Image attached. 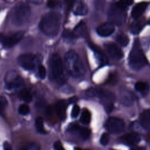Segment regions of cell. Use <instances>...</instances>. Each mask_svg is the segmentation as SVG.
I'll return each mask as SVG.
<instances>
[{
  "label": "cell",
  "instance_id": "cell-41",
  "mask_svg": "<svg viewBox=\"0 0 150 150\" xmlns=\"http://www.w3.org/2000/svg\"><path fill=\"white\" fill-rule=\"evenodd\" d=\"M74 150H82L81 148H79V147H76L75 148H74Z\"/></svg>",
  "mask_w": 150,
  "mask_h": 150
},
{
  "label": "cell",
  "instance_id": "cell-10",
  "mask_svg": "<svg viewBox=\"0 0 150 150\" xmlns=\"http://www.w3.org/2000/svg\"><path fill=\"white\" fill-rule=\"evenodd\" d=\"M36 57L30 53H25L20 55L18 58V63L23 69L26 70H33L36 64Z\"/></svg>",
  "mask_w": 150,
  "mask_h": 150
},
{
  "label": "cell",
  "instance_id": "cell-2",
  "mask_svg": "<svg viewBox=\"0 0 150 150\" xmlns=\"http://www.w3.org/2000/svg\"><path fill=\"white\" fill-rule=\"evenodd\" d=\"M60 27V16L54 12H48L43 15L39 22V28L45 35L54 36L59 32Z\"/></svg>",
  "mask_w": 150,
  "mask_h": 150
},
{
  "label": "cell",
  "instance_id": "cell-23",
  "mask_svg": "<svg viewBox=\"0 0 150 150\" xmlns=\"http://www.w3.org/2000/svg\"><path fill=\"white\" fill-rule=\"evenodd\" d=\"M140 120L142 125L145 128L150 127V110H145L140 115Z\"/></svg>",
  "mask_w": 150,
  "mask_h": 150
},
{
  "label": "cell",
  "instance_id": "cell-16",
  "mask_svg": "<svg viewBox=\"0 0 150 150\" xmlns=\"http://www.w3.org/2000/svg\"><path fill=\"white\" fill-rule=\"evenodd\" d=\"M68 131H77L80 137L84 139H87V138H88L91 134V131L88 128H85V127H80L77 124H71V125H70L68 128Z\"/></svg>",
  "mask_w": 150,
  "mask_h": 150
},
{
  "label": "cell",
  "instance_id": "cell-22",
  "mask_svg": "<svg viewBox=\"0 0 150 150\" xmlns=\"http://www.w3.org/2000/svg\"><path fill=\"white\" fill-rule=\"evenodd\" d=\"M144 25V21L143 19H137L131 26V31L134 34H138L141 30Z\"/></svg>",
  "mask_w": 150,
  "mask_h": 150
},
{
  "label": "cell",
  "instance_id": "cell-31",
  "mask_svg": "<svg viewBox=\"0 0 150 150\" xmlns=\"http://www.w3.org/2000/svg\"><path fill=\"white\" fill-rule=\"evenodd\" d=\"M30 108L27 104H21L18 108V112L21 115H26L29 113Z\"/></svg>",
  "mask_w": 150,
  "mask_h": 150
},
{
  "label": "cell",
  "instance_id": "cell-4",
  "mask_svg": "<svg viewBox=\"0 0 150 150\" xmlns=\"http://www.w3.org/2000/svg\"><path fill=\"white\" fill-rule=\"evenodd\" d=\"M30 13V8L29 5L19 3L15 5L11 11V22L16 26H22L29 21Z\"/></svg>",
  "mask_w": 150,
  "mask_h": 150
},
{
  "label": "cell",
  "instance_id": "cell-30",
  "mask_svg": "<svg viewBox=\"0 0 150 150\" xmlns=\"http://www.w3.org/2000/svg\"><path fill=\"white\" fill-rule=\"evenodd\" d=\"M96 57L100 64H105L107 63V58L100 51L94 50Z\"/></svg>",
  "mask_w": 150,
  "mask_h": 150
},
{
  "label": "cell",
  "instance_id": "cell-8",
  "mask_svg": "<svg viewBox=\"0 0 150 150\" xmlns=\"http://www.w3.org/2000/svg\"><path fill=\"white\" fill-rule=\"evenodd\" d=\"M108 18L113 24H122L126 18L125 9H122L118 6L116 4H113L109 9Z\"/></svg>",
  "mask_w": 150,
  "mask_h": 150
},
{
  "label": "cell",
  "instance_id": "cell-34",
  "mask_svg": "<svg viewBox=\"0 0 150 150\" xmlns=\"http://www.w3.org/2000/svg\"><path fill=\"white\" fill-rule=\"evenodd\" d=\"M38 73L39 77L41 79H44L46 77V71L45 67L42 65L40 64L38 67Z\"/></svg>",
  "mask_w": 150,
  "mask_h": 150
},
{
  "label": "cell",
  "instance_id": "cell-5",
  "mask_svg": "<svg viewBox=\"0 0 150 150\" xmlns=\"http://www.w3.org/2000/svg\"><path fill=\"white\" fill-rule=\"evenodd\" d=\"M146 63L145 54L140 47L139 41L135 40L133 47L131 50L128 57L129 67L134 70H138L142 69Z\"/></svg>",
  "mask_w": 150,
  "mask_h": 150
},
{
  "label": "cell",
  "instance_id": "cell-24",
  "mask_svg": "<svg viewBox=\"0 0 150 150\" xmlns=\"http://www.w3.org/2000/svg\"><path fill=\"white\" fill-rule=\"evenodd\" d=\"M19 97L26 103H30L32 100V96L30 91L27 88L21 90L18 93Z\"/></svg>",
  "mask_w": 150,
  "mask_h": 150
},
{
  "label": "cell",
  "instance_id": "cell-9",
  "mask_svg": "<svg viewBox=\"0 0 150 150\" xmlns=\"http://www.w3.org/2000/svg\"><path fill=\"white\" fill-rule=\"evenodd\" d=\"M23 32L18 31L9 35L0 33V43L5 47H11L18 43L23 38Z\"/></svg>",
  "mask_w": 150,
  "mask_h": 150
},
{
  "label": "cell",
  "instance_id": "cell-26",
  "mask_svg": "<svg viewBox=\"0 0 150 150\" xmlns=\"http://www.w3.org/2000/svg\"><path fill=\"white\" fill-rule=\"evenodd\" d=\"M116 40L121 46L123 47L127 46L129 43V38L128 36L123 33H119L116 36Z\"/></svg>",
  "mask_w": 150,
  "mask_h": 150
},
{
  "label": "cell",
  "instance_id": "cell-32",
  "mask_svg": "<svg viewBox=\"0 0 150 150\" xmlns=\"http://www.w3.org/2000/svg\"><path fill=\"white\" fill-rule=\"evenodd\" d=\"M133 3L132 1H130V0H123V1H119L118 2H117L115 3V4L119 6L120 8H122V9H125V8L127 7H128V6L131 5Z\"/></svg>",
  "mask_w": 150,
  "mask_h": 150
},
{
  "label": "cell",
  "instance_id": "cell-11",
  "mask_svg": "<svg viewBox=\"0 0 150 150\" xmlns=\"http://www.w3.org/2000/svg\"><path fill=\"white\" fill-rule=\"evenodd\" d=\"M105 128L110 133L118 134L124 130L125 124L123 120L119 118L110 117L105 123Z\"/></svg>",
  "mask_w": 150,
  "mask_h": 150
},
{
  "label": "cell",
  "instance_id": "cell-1",
  "mask_svg": "<svg viewBox=\"0 0 150 150\" xmlns=\"http://www.w3.org/2000/svg\"><path fill=\"white\" fill-rule=\"evenodd\" d=\"M50 79L58 85L63 84L67 80L64 67L60 56L57 53L52 54L49 60Z\"/></svg>",
  "mask_w": 150,
  "mask_h": 150
},
{
  "label": "cell",
  "instance_id": "cell-7",
  "mask_svg": "<svg viewBox=\"0 0 150 150\" xmlns=\"http://www.w3.org/2000/svg\"><path fill=\"white\" fill-rule=\"evenodd\" d=\"M5 87L9 90L16 89L22 87L23 84V80L15 71H9L5 79Z\"/></svg>",
  "mask_w": 150,
  "mask_h": 150
},
{
  "label": "cell",
  "instance_id": "cell-19",
  "mask_svg": "<svg viewBox=\"0 0 150 150\" xmlns=\"http://www.w3.org/2000/svg\"><path fill=\"white\" fill-rule=\"evenodd\" d=\"M73 12L77 15H85L88 12L87 6L83 2H77L74 5Z\"/></svg>",
  "mask_w": 150,
  "mask_h": 150
},
{
  "label": "cell",
  "instance_id": "cell-35",
  "mask_svg": "<svg viewBox=\"0 0 150 150\" xmlns=\"http://www.w3.org/2000/svg\"><path fill=\"white\" fill-rule=\"evenodd\" d=\"M109 135L107 133H103L100 138V144L103 145H106L109 142Z\"/></svg>",
  "mask_w": 150,
  "mask_h": 150
},
{
  "label": "cell",
  "instance_id": "cell-29",
  "mask_svg": "<svg viewBox=\"0 0 150 150\" xmlns=\"http://www.w3.org/2000/svg\"><path fill=\"white\" fill-rule=\"evenodd\" d=\"M63 39L67 42H72L76 38L73 31L70 30H64L63 33Z\"/></svg>",
  "mask_w": 150,
  "mask_h": 150
},
{
  "label": "cell",
  "instance_id": "cell-36",
  "mask_svg": "<svg viewBox=\"0 0 150 150\" xmlns=\"http://www.w3.org/2000/svg\"><path fill=\"white\" fill-rule=\"evenodd\" d=\"M80 107L77 105H74L72 108L71 115L72 118H76L80 113Z\"/></svg>",
  "mask_w": 150,
  "mask_h": 150
},
{
  "label": "cell",
  "instance_id": "cell-37",
  "mask_svg": "<svg viewBox=\"0 0 150 150\" xmlns=\"http://www.w3.org/2000/svg\"><path fill=\"white\" fill-rule=\"evenodd\" d=\"M54 150H64L60 141H57L54 142Z\"/></svg>",
  "mask_w": 150,
  "mask_h": 150
},
{
  "label": "cell",
  "instance_id": "cell-21",
  "mask_svg": "<svg viewBox=\"0 0 150 150\" xmlns=\"http://www.w3.org/2000/svg\"><path fill=\"white\" fill-rule=\"evenodd\" d=\"M135 88L142 95H146L149 90V86L148 83L143 81H138L135 84Z\"/></svg>",
  "mask_w": 150,
  "mask_h": 150
},
{
  "label": "cell",
  "instance_id": "cell-15",
  "mask_svg": "<svg viewBox=\"0 0 150 150\" xmlns=\"http://www.w3.org/2000/svg\"><path fill=\"white\" fill-rule=\"evenodd\" d=\"M115 30L114 25L111 22L101 24L97 28V33L101 36L106 37L111 35Z\"/></svg>",
  "mask_w": 150,
  "mask_h": 150
},
{
  "label": "cell",
  "instance_id": "cell-6",
  "mask_svg": "<svg viewBox=\"0 0 150 150\" xmlns=\"http://www.w3.org/2000/svg\"><path fill=\"white\" fill-rule=\"evenodd\" d=\"M87 94L89 96L99 97L105 111L107 112H110L112 111L114 107L115 96L111 91L100 89H91L88 91Z\"/></svg>",
  "mask_w": 150,
  "mask_h": 150
},
{
  "label": "cell",
  "instance_id": "cell-38",
  "mask_svg": "<svg viewBox=\"0 0 150 150\" xmlns=\"http://www.w3.org/2000/svg\"><path fill=\"white\" fill-rule=\"evenodd\" d=\"M4 150H12V148L10 144L6 141L4 143Z\"/></svg>",
  "mask_w": 150,
  "mask_h": 150
},
{
  "label": "cell",
  "instance_id": "cell-12",
  "mask_svg": "<svg viewBox=\"0 0 150 150\" xmlns=\"http://www.w3.org/2000/svg\"><path fill=\"white\" fill-rule=\"evenodd\" d=\"M104 49L108 54L113 59L119 60L124 56L122 50L115 43L108 42L104 44Z\"/></svg>",
  "mask_w": 150,
  "mask_h": 150
},
{
  "label": "cell",
  "instance_id": "cell-20",
  "mask_svg": "<svg viewBox=\"0 0 150 150\" xmlns=\"http://www.w3.org/2000/svg\"><path fill=\"white\" fill-rule=\"evenodd\" d=\"M120 100L122 104L126 106H128L132 104L133 98L130 93L127 91H124L120 94Z\"/></svg>",
  "mask_w": 150,
  "mask_h": 150
},
{
  "label": "cell",
  "instance_id": "cell-17",
  "mask_svg": "<svg viewBox=\"0 0 150 150\" xmlns=\"http://www.w3.org/2000/svg\"><path fill=\"white\" fill-rule=\"evenodd\" d=\"M147 5H148V4L145 2L137 4L132 8V10L131 12L132 17L135 19H137L138 18H139L145 11L147 7Z\"/></svg>",
  "mask_w": 150,
  "mask_h": 150
},
{
  "label": "cell",
  "instance_id": "cell-39",
  "mask_svg": "<svg viewBox=\"0 0 150 150\" xmlns=\"http://www.w3.org/2000/svg\"><path fill=\"white\" fill-rule=\"evenodd\" d=\"M58 5V2L57 1H49L47 2V6L50 8H53Z\"/></svg>",
  "mask_w": 150,
  "mask_h": 150
},
{
  "label": "cell",
  "instance_id": "cell-40",
  "mask_svg": "<svg viewBox=\"0 0 150 150\" xmlns=\"http://www.w3.org/2000/svg\"><path fill=\"white\" fill-rule=\"evenodd\" d=\"M132 150H145V148L144 147H137L133 148Z\"/></svg>",
  "mask_w": 150,
  "mask_h": 150
},
{
  "label": "cell",
  "instance_id": "cell-18",
  "mask_svg": "<svg viewBox=\"0 0 150 150\" xmlns=\"http://www.w3.org/2000/svg\"><path fill=\"white\" fill-rule=\"evenodd\" d=\"M75 36L77 38L79 37H84L87 35V29L86 23L83 21L80 22L78 25L75 27L74 30L73 31Z\"/></svg>",
  "mask_w": 150,
  "mask_h": 150
},
{
  "label": "cell",
  "instance_id": "cell-25",
  "mask_svg": "<svg viewBox=\"0 0 150 150\" xmlns=\"http://www.w3.org/2000/svg\"><path fill=\"white\" fill-rule=\"evenodd\" d=\"M80 120L82 124L85 125H87L90 123L91 120V114L90 112L87 109H83Z\"/></svg>",
  "mask_w": 150,
  "mask_h": 150
},
{
  "label": "cell",
  "instance_id": "cell-3",
  "mask_svg": "<svg viewBox=\"0 0 150 150\" xmlns=\"http://www.w3.org/2000/svg\"><path fill=\"white\" fill-rule=\"evenodd\" d=\"M64 64L68 73L74 77L84 75L85 69L77 54L73 50L68 51L64 56Z\"/></svg>",
  "mask_w": 150,
  "mask_h": 150
},
{
  "label": "cell",
  "instance_id": "cell-33",
  "mask_svg": "<svg viewBox=\"0 0 150 150\" xmlns=\"http://www.w3.org/2000/svg\"><path fill=\"white\" fill-rule=\"evenodd\" d=\"M8 104V102L5 97L0 96V114H2L5 110Z\"/></svg>",
  "mask_w": 150,
  "mask_h": 150
},
{
  "label": "cell",
  "instance_id": "cell-28",
  "mask_svg": "<svg viewBox=\"0 0 150 150\" xmlns=\"http://www.w3.org/2000/svg\"><path fill=\"white\" fill-rule=\"evenodd\" d=\"M35 126L37 131L40 134H46V132L43 126V120L42 117H38L35 120Z\"/></svg>",
  "mask_w": 150,
  "mask_h": 150
},
{
  "label": "cell",
  "instance_id": "cell-27",
  "mask_svg": "<svg viewBox=\"0 0 150 150\" xmlns=\"http://www.w3.org/2000/svg\"><path fill=\"white\" fill-rule=\"evenodd\" d=\"M19 150H40V146L35 142H27L21 146Z\"/></svg>",
  "mask_w": 150,
  "mask_h": 150
},
{
  "label": "cell",
  "instance_id": "cell-13",
  "mask_svg": "<svg viewBox=\"0 0 150 150\" xmlns=\"http://www.w3.org/2000/svg\"><path fill=\"white\" fill-rule=\"evenodd\" d=\"M67 105V103L66 101L59 100L56 103L54 107H53L54 112L60 120H63L66 117Z\"/></svg>",
  "mask_w": 150,
  "mask_h": 150
},
{
  "label": "cell",
  "instance_id": "cell-14",
  "mask_svg": "<svg viewBox=\"0 0 150 150\" xmlns=\"http://www.w3.org/2000/svg\"><path fill=\"white\" fill-rule=\"evenodd\" d=\"M141 140V137L137 133L132 132L125 134L120 138V141L123 144L128 145H134Z\"/></svg>",
  "mask_w": 150,
  "mask_h": 150
}]
</instances>
